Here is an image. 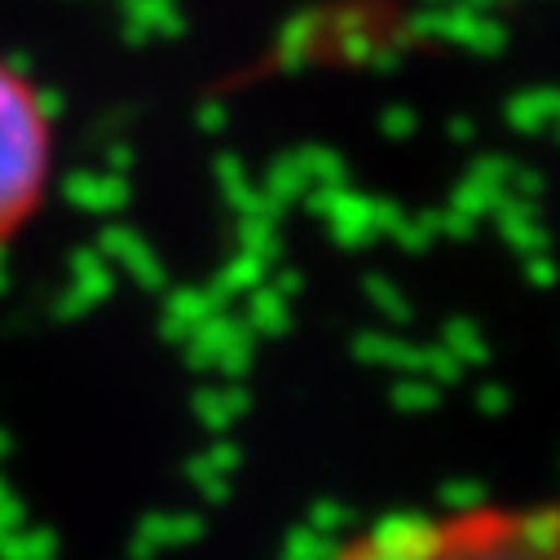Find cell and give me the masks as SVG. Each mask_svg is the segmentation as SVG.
<instances>
[{
    "label": "cell",
    "mask_w": 560,
    "mask_h": 560,
    "mask_svg": "<svg viewBox=\"0 0 560 560\" xmlns=\"http://www.w3.org/2000/svg\"><path fill=\"white\" fill-rule=\"evenodd\" d=\"M327 560H560V503L486 499L401 512L366 525Z\"/></svg>",
    "instance_id": "cell-1"
},
{
    "label": "cell",
    "mask_w": 560,
    "mask_h": 560,
    "mask_svg": "<svg viewBox=\"0 0 560 560\" xmlns=\"http://www.w3.org/2000/svg\"><path fill=\"white\" fill-rule=\"evenodd\" d=\"M54 164L49 110L27 75L0 58V243L14 238L45 199Z\"/></svg>",
    "instance_id": "cell-2"
}]
</instances>
